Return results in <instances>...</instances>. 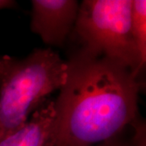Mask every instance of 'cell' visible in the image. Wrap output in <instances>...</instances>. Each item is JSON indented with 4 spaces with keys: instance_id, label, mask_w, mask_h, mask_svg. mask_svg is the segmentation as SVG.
<instances>
[{
    "instance_id": "6da1fadb",
    "label": "cell",
    "mask_w": 146,
    "mask_h": 146,
    "mask_svg": "<svg viewBox=\"0 0 146 146\" xmlns=\"http://www.w3.org/2000/svg\"><path fill=\"white\" fill-rule=\"evenodd\" d=\"M67 64L54 101V146L95 145L137 120L141 83L131 69L80 50Z\"/></svg>"
},
{
    "instance_id": "7a4b0ae2",
    "label": "cell",
    "mask_w": 146,
    "mask_h": 146,
    "mask_svg": "<svg viewBox=\"0 0 146 146\" xmlns=\"http://www.w3.org/2000/svg\"><path fill=\"white\" fill-rule=\"evenodd\" d=\"M67 61L51 49L24 58L0 55V139L25 124L67 76Z\"/></svg>"
},
{
    "instance_id": "3957f363",
    "label": "cell",
    "mask_w": 146,
    "mask_h": 146,
    "mask_svg": "<svg viewBox=\"0 0 146 146\" xmlns=\"http://www.w3.org/2000/svg\"><path fill=\"white\" fill-rule=\"evenodd\" d=\"M132 0H84L79 6L75 33L80 50L114 60L139 76L145 65L131 33Z\"/></svg>"
},
{
    "instance_id": "277c9868",
    "label": "cell",
    "mask_w": 146,
    "mask_h": 146,
    "mask_svg": "<svg viewBox=\"0 0 146 146\" xmlns=\"http://www.w3.org/2000/svg\"><path fill=\"white\" fill-rule=\"evenodd\" d=\"M31 30L49 46H61L74 29L80 3L76 0H33Z\"/></svg>"
},
{
    "instance_id": "5b68a950",
    "label": "cell",
    "mask_w": 146,
    "mask_h": 146,
    "mask_svg": "<svg viewBox=\"0 0 146 146\" xmlns=\"http://www.w3.org/2000/svg\"><path fill=\"white\" fill-rule=\"evenodd\" d=\"M54 101L47 100L25 124L0 139V146H54Z\"/></svg>"
},
{
    "instance_id": "8992f818",
    "label": "cell",
    "mask_w": 146,
    "mask_h": 146,
    "mask_svg": "<svg viewBox=\"0 0 146 146\" xmlns=\"http://www.w3.org/2000/svg\"><path fill=\"white\" fill-rule=\"evenodd\" d=\"M131 33L141 61L146 63V1L132 0Z\"/></svg>"
},
{
    "instance_id": "52a82bcc",
    "label": "cell",
    "mask_w": 146,
    "mask_h": 146,
    "mask_svg": "<svg viewBox=\"0 0 146 146\" xmlns=\"http://www.w3.org/2000/svg\"><path fill=\"white\" fill-rule=\"evenodd\" d=\"M134 132L130 139L123 136V132L111 140L100 143L93 146H146L145 127L142 123H133Z\"/></svg>"
},
{
    "instance_id": "ba28073f",
    "label": "cell",
    "mask_w": 146,
    "mask_h": 146,
    "mask_svg": "<svg viewBox=\"0 0 146 146\" xmlns=\"http://www.w3.org/2000/svg\"><path fill=\"white\" fill-rule=\"evenodd\" d=\"M16 4L15 1L11 0H0V10L5 8H11Z\"/></svg>"
}]
</instances>
